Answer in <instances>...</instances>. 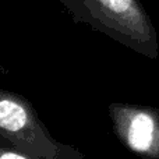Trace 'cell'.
<instances>
[{
    "instance_id": "1",
    "label": "cell",
    "mask_w": 159,
    "mask_h": 159,
    "mask_svg": "<svg viewBox=\"0 0 159 159\" xmlns=\"http://www.w3.org/2000/svg\"><path fill=\"white\" fill-rule=\"evenodd\" d=\"M75 24L91 30L145 55L158 56L157 34L140 0H59Z\"/></svg>"
},
{
    "instance_id": "2",
    "label": "cell",
    "mask_w": 159,
    "mask_h": 159,
    "mask_svg": "<svg viewBox=\"0 0 159 159\" xmlns=\"http://www.w3.org/2000/svg\"><path fill=\"white\" fill-rule=\"evenodd\" d=\"M0 143L30 159H85L78 148L57 141L39 119L32 102L0 88Z\"/></svg>"
},
{
    "instance_id": "3",
    "label": "cell",
    "mask_w": 159,
    "mask_h": 159,
    "mask_svg": "<svg viewBox=\"0 0 159 159\" xmlns=\"http://www.w3.org/2000/svg\"><path fill=\"white\" fill-rule=\"evenodd\" d=\"M116 137L135 154L159 157V112L152 107L113 102L107 107Z\"/></svg>"
},
{
    "instance_id": "4",
    "label": "cell",
    "mask_w": 159,
    "mask_h": 159,
    "mask_svg": "<svg viewBox=\"0 0 159 159\" xmlns=\"http://www.w3.org/2000/svg\"><path fill=\"white\" fill-rule=\"evenodd\" d=\"M0 159H30L24 152L0 143Z\"/></svg>"
}]
</instances>
